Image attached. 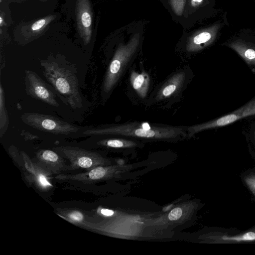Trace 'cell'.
Segmentation results:
<instances>
[{"mask_svg":"<svg viewBox=\"0 0 255 255\" xmlns=\"http://www.w3.org/2000/svg\"><path fill=\"white\" fill-rule=\"evenodd\" d=\"M42 73L56 95L74 110L84 107L85 100L81 93L74 66L54 58L40 61Z\"/></svg>","mask_w":255,"mask_h":255,"instance_id":"1","label":"cell"},{"mask_svg":"<svg viewBox=\"0 0 255 255\" xmlns=\"http://www.w3.org/2000/svg\"><path fill=\"white\" fill-rule=\"evenodd\" d=\"M184 129L174 127H157L147 123H131L122 125H104L83 129L86 135L119 134L144 138L176 137L184 133Z\"/></svg>","mask_w":255,"mask_h":255,"instance_id":"2","label":"cell"},{"mask_svg":"<svg viewBox=\"0 0 255 255\" xmlns=\"http://www.w3.org/2000/svg\"><path fill=\"white\" fill-rule=\"evenodd\" d=\"M140 43V35L136 33L125 44H121L109 64L102 85L103 93L108 94L117 83L129 60Z\"/></svg>","mask_w":255,"mask_h":255,"instance_id":"3","label":"cell"},{"mask_svg":"<svg viewBox=\"0 0 255 255\" xmlns=\"http://www.w3.org/2000/svg\"><path fill=\"white\" fill-rule=\"evenodd\" d=\"M22 122L37 130L50 133L69 135L81 133L83 128L62 121L55 117L37 113H25Z\"/></svg>","mask_w":255,"mask_h":255,"instance_id":"4","label":"cell"},{"mask_svg":"<svg viewBox=\"0 0 255 255\" xmlns=\"http://www.w3.org/2000/svg\"><path fill=\"white\" fill-rule=\"evenodd\" d=\"M53 150L70 161V170L87 169L88 170L102 165L104 160L97 152L77 146H60Z\"/></svg>","mask_w":255,"mask_h":255,"instance_id":"5","label":"cell"},{"mask_svg":"<svg viewBox=\"0 0 255 255\" xmlns=\"http://www.w3.org/2000/svg\"><path fill=\"white\" fill-rule=\"evenodd\" d=\"M24 83L28 96L51 106L57 107L59 106L52 86L48 85L35 72L26 70Z\"/></svg>","mask_w":255,"mask_h":255,"instance_id":"6","label":"cell"},{"mask_svg":"<svg viewBox=\"0 0 255 255\" xmlns=\"http://www.w3.org/2000/svg\"><path fill=\"white\" fill-rule=\"evenodd\" d=\"M253 115H255V99L229 114L206 123L190 126L187 131L191 136L199 131L227 126L242 118Z\"/></svg>","mask_w":255,"mask_h":255,"instance_id":"7","label":"cell"},{"mask_svg":"<svg viewBox=\"0 0 255 255\" xmlns=\"http://www.w3.org/2000/svg\"><path fill=\"white\" fill-rule=\"evenodd\" d=\"M75 11L78 32L84 43L87 44L92 33L93 15L90 0H77Z\"/></svg>","mask_w":255,"mask_h":255,"instance_id":"8","label":"cell"},{"mask_svg":"<svg viewBox=\"0 0 255 255\" xmlns=\"http://www.w3.org/2000/svg\"><path fill=\"white\" fill-rule=\"evenodd\" d=\"M37 164L50 174L70 170L61 155L54 150L40 149L36 154Z\"/></svg>","mask_w":255,"mask_h":255,"instance_id":"9","label":"cell"},{"mask_svg":"<svg viewBox=\"0 0 255 255\" xmlns=\"http://www.w3.org/2000/svg\"><path fill=\"white\" fill-rule=\"evenodd\" d=\"M220 24L216 23L195 33L187 41L186 49L190 52L202 50L215 40Z\"/></svg>","mask_w":255,"mask_h":255,"instance_id":"10","label":"cell"},{"mask_svg":"<svg viewBox=\"0 0 255 255\" xmlns=\"http://www.w3.org/2000/svg\"><path fill=\"white\" fill-rule=\"evenodd\" d=\"M228 46L235 50L249 65L255 66V47L241 39L234 41Z\"/></svg>","mask_w":255,"mask_h":255,"instance_id":"11","label":"cell"},{"mask_svg":"<svg viewBox=\"0 0 255 255\" xmlns=\"http://www.w3.org/2000/svg\"><path fill=\"white\" fill-rule=\"evenodd\" d=\"M130 82L137 94L141 98H144L148 92L150 78L148 75L144 72L138 73L132 71L130 76Z\"/></svg>","mask_w":255,"mask_h":255,"instance_id":"12","label":"cell"},{"mask_svg":"<svg viewBox=\"0 0 255 255\" xmlns=\"http://www.w3.org/2000/svg\"><path fill=\"white\" fill-rule=\"evenodd\" d=\"M184 78L185 74L183 72L174 75L160 91L159 98H167L173 95L180 87Z\"/></svg>","mask_w":255,"mask_h":255,"instance_id":"13","label":"cell"},{"mask_svg":"<svg viewBox=\"0 0 255 255\" xmlns=\"http://www.w3.org/2000/svg\"><path fill=\"white\" fill-rule=\"evenodd\" d=\"M56 17L55 15H49L33 22L26 29V38L28 39L39 34Z\"/></svg>","mask_w":255,"mask_h":255,"instance_id":"14","label":"cell"},{"mask_svg":"<svg viewBox=\"0 0 255 255\" xmlns=\"http://www.w3.org/2000/svg\"><path fill=\"white\" fill-rule=\"evenodd\" d=\"M9 125L8 112L5 107V95L1 83L0 84V136L5 133Z\"/></svg>","mask_w":255,"mask_h":255,"instance_id":"15","label":"cell"},{"mask_svg":"<svg viewBox=\"0 0 255 255\" xmlns=\"http://www.w3.org/2000/svg\"><path fill=\"white\" fill-rule=\"evenodd\" d=\"M216 240L218 243L224 244L254 241H255V232L250 231L241 235L234 236L221 235L218 236Z\"/></svg>","mask_w":255,"mask_h":255,"instance_id":"16","label":"cell"},{"mask_svg":"<svg viewBox=\"0 0 255 255\" xmlns=\"http://www.w3.org/2000/svg\"><path fill=\"white\" fill-rule=\"evenodd\" d=\"M97 144L101 145H105L111 147L119 148L124 146L132 145L131 141H124L120 139H108L99 141Z\"/></svg>","mask_w":255,"mask_h":255,"instance_id":"17","label":"cell"},{"mask_svg":"<svg viewBox=\"0 0 255 255\" xmlns=\"http://www.w3.org/2000/svg\"><path fill=\"white\" fill-rule=\"evenodd\" d=\"M186 0H169L173 12L178 16L182 15Z\"/></svg>","mask_w":255,"mask_h":255,"instance_id":"18","label":"cell"},{"mask_svg":"<svg viewBox=\"0 0 255 255\" xmlns=\"http://www.w3.org/2000/svg\"><path fill=\"white\" fill-rule=\"evenodd\" d=\"M69 220L73 222L80 223L84 220L83 214L78 211H73L68 212L66 215Z\"/></svg>","mask_w":255,"mask_h":255,"instance_id":"19","label":"cell"},{"mask_svg":"<svg viewBox=\"0 0 255 255\" xmlns=\"http://www.w3.org/2000/svg\"><path fill=\"white\" fill-rule=\"evenodd\" d=\"M244 180L252 193L255 196V174H251L246 176Z\"/></svg>","mask_w":255,"mask_h":255,"instance_id":"20","label":"cell"},{"mask_svg":"<svg viewBox=\"0 0 255 255\" xmlns=\"http://www.w3.org/2000/svg\"><path fill=\"white\" fill-rule=\"evenodd\" d=\"M182 214V211L180 208H175L169 213L168 219L170 221L176 220L180 218Z\"/></svg>","mask_w":255,"mask_h":255,"instance_id":"21","label":"cell"},{"mask_svg":"<svg viewBox=\"0 0 255 255\" xmlns=\"http://www.w3.org/2000/svg\"><path fill=\"white\" fill-rule=\"evenodd\" d=\"M101 213L102 214L107 216H112L114 214V212L113 210L107 209H102L101 210Z\"/></svg>","mask_w":255,"mask_h":255,"instance_id":"22","label":"cell"},{"mask_svg":"<svg viewBox=\"0 0 255 255\" xmlns=\"http://www.w3.org/2000/svg\"><path fill=\"white\" fill-rule=\"evenodd\" d=\"M204 0H191V5L193 7H196L201 4Z\"/></svg>","mask_w":255,"mask_h":255,"instance_id":"23","label":"cell"},{"mask_svg":"<svg viewBox=\"0 0 255 255\" xmlns=\"http://www.w3.org/2000/svg\"><path fill=\"white\" fill-rule=\"evenodd\" d=\"M4 21L2 18V13H1L0 16V26H2V25L3 24Z\"/></svg>","mask_w":255,"mask_h":255,"instance_id":"24","label":"cell"},{"mask_svg":"<svg viewBox=\"0 0 255 255\" xmlns=\"http://www.w3.org/2000/svg\"><path fill=\"white\" fill-rule=\"evenodd\" d=\"M43 0V1H46V0Z\"/></svg>","mask_w":255,"mask_h":255,"instance_id":"25","label":"cell"},{"mask_svg":"<svg viewBox=\"0 0 255 255\" xmlns=\"http://www.w3.org/2000/svg\"></svg>","mask_w":255,"mask_h":255,"instance_id":"26","label":"cell"}]
</instances>
